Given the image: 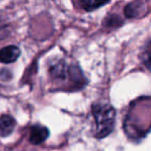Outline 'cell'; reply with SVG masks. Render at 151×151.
<instances>
[{
  "instance_id": "7a4b0ae2",
  "label": "cell",
  "mask_w": 151,
  "mask_h": 151,
  "mask_svg": "<svg viewBox=\"0 0 151 151\" xmlns=\"http://www.w3.org/2000/svg\"><path fill=\"white\" fill-rule=\"evenodd\" d=\"M69 67H67L66 63L62 60H58L56 62H53L50 65V75L55 80L62 81L67 77Z\"/></svg>"
},
{
  "instance_id": "3957f363",
  "label": "cell",
  "mask_w": 151,
  "mask_h": 151,
  "mask_svg": "<svg viewBox=\"0 0 151 151\" xmlns=\"http://www.w3.org/2000/svg\"><path fill=\"white\" fill-rule=\"evenodd\" d=\"M49 129L42 125H34L30 130V142L34 145H38L45 142L49 137Z\"/></svg>"
},
{
  "instance_id": "6da1fadb",
  "label": "cell",
  "mask_w": 151,
  "mask_h": 151,
  "mask_svg": "<svg viewBox=\"0 0 151 151\" xmlns=\"http://www.w3.org/2000/svg\"><path fill=\"white\" fill-rule=\"evenodd\" d=\"M95 121L94 134L96 138H105L112 132L115 125V110L109 104L97 103L92 106Z\"/></svg>"
},
{
  "instance_id": "ba28073f",
  "label": "cell",
  "mask_w": 151,
  "mask_h": 151,
  "mask_svg": "<svg viewBox=\"0 0 151 151\" xmlns=\"http://www.w3.org/2000/svg\"><path fill=\"white\" fill-rule=\"evenodd\" d=\"M149 42L147 45V48H146V52H145V55H144V61H145V64H146L147 68L150 67V48H149Z\"/></svg>"
},
{
  "instance_id": "8992f818",
  "label": "cell",
  "mask_w": 151,
  "mask_h": 151,
  "mask_svg": "<svg viewBox=\"0 0 151 151\" xmlns=\"http://www.w3.org/2000/svg\"><path fill=\"white\" fill-rule=\"evenodd\" d=\"M110 0H78V3L85 11L90 12L103 6V5H105Z\"/></svg>"
},
{
  "instance_id": "5b68a950",
  "label": "cell",
  "mask_w": 151,
  "mask_h": 151,
  "mask_svg": "<svg viewBox=\"0 0 151 151\" xmlns=\"http://www.w3.org/2000/svg\"><path fill=\"white\" fill-rule=\"evenodd\" d=\"M16 120L9 115L0 116V137H7L14 132Z\"/></svg>"
},
{
  "instance_id": "52a82bcc",
  "label": "cell",
  "mask_w": 151,
  "mask_h": 151,
  "mask_svg": "<svg viewBox=\"0 0 151 151\" xmlns=\"http://www.w3.org/2000/svg\"><path fill=\"white\" fill-rule=\"evenodd\" d=\"M9 34V26L0 21V40H3Z\"/></svg>"
},
{
  "instance_id": "277c9868",
  "label": "cell",
  "mask_w": 151,
  "mask_h": 151,
  "mask_svg": "<svg viewBox=\"0 0 151 151\" xmlns=\"http://www.w3.org/2000/svg\"><path fill=\"white\" fill-rule=\"evenodd\" d=\"M20 56V49L16 46H7L0 50V62H15Z\"/></svg>"
}]
</instances>
